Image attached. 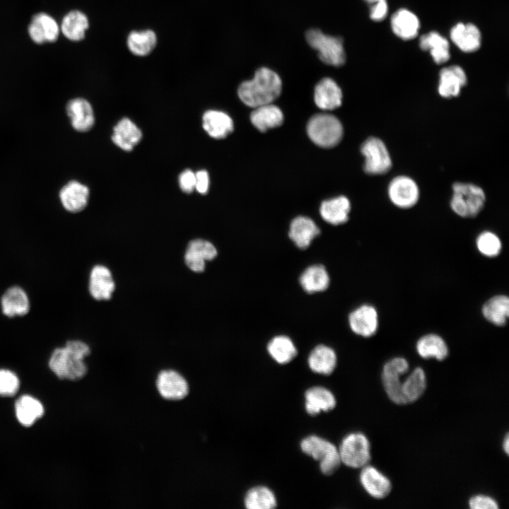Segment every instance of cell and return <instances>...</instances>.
<instances>
[{"label":"cell","mask_w":509,"mask_h":509,"mask_svg":"<svg viewBox=\"0 0 509 509\" xmlns=\"http://www.w3.org/2000/svg\"><path fill=\"white\" fill-rule=\"evenodd\" d=\"M156 386L160 396L168 401L182 400L189 392L185 378L172 369L161 370L158 374Z\"/></svg>","instance_id":"30bf717a"},{"label":"cell","mask_w":509,"mask_h":509,"mask_svg":"<svg viewBox=\"0 0 509 509\" xmlns=\"http://www.w3.org/2000/svg\"><path fill=\"white\" fill-rule=\"evenodd\" d=\"M348 321L351 331L365 338L373 337L379 327L378 310L370 304H363L352 310L349 315Z\"/></svg>","instance_id":"8fae6325"},{"label":"cell","mask_w":509,"mask_h":509,"mask_svg":"<svg viewBox=\"0 0 509 509\" xmlns=\"http://www.w3.org/2000/svg\"><path fill=\"white\" fill-rule=\"evenodd\" d=\"M299 281L303 289L308 293L322 292L329 285V276L323 265L314 264L303 271Z\"/></svg>","instance_id":"d6a6232c"},{"label":"cell","mask_w":509,"mask_h":509,"mask_svg":"<svg viewBox=\"0 0 509 509\" xmlns=\"http://www.w3.org/2000/svg\"><path fill=\"white\" fill-rule=\"evenodd\" d=\"M314 101L322 110L336 109L341 106L342 103L341 90L332 78H322L315 87Z\"/></svg>","instance_id":"e0dca14e"},{"label":"cell","mask_w":509,"mask_h":509,"mask_svg":"<svg viewBox=\"0 0 509 509\" xmlns=\"http://www.w3.org/2000/svg\"><path fill=\"white\" fill-rule=\"evenodd\" d=\"M195 189L197 191L201 194H206L209 187V177L207 171L205 170L197 171L195 173Z\"/></svg>","instance_id":"bcb514c9"},{"label":"cell","mask_w":509,"mask_h":509,"mask_svg":"<svg viewBox=\"0 0 509 509\" xmlns=\"http://www.w3.org/2000/svg\"><path fill=\"white\" fill-rule=\"evenodd\" d=\"M361 151L365 157L364 170L370 175H382L392 167V160L385 144L376 137H370L362 144Z\"/></svg>","instance_id":"9c48e42d"},{"label":"cell","mask_w":509,"mask_h":509,"mask_svg":"<svg viewBox=\"0 0 509 509\" xmlns=\"http://www.w3.org/2000/svg\"><path fill=\"white\" fill-rule=\"evenodd\" d=\"M427 386L426 376L421 367H416L402 380V394L404 404L413 403L424 393Z\"/></svg>","instance_id":"e575fe53"},{"label":"cell","mask_w":509,"mask_h":509,"mask_svg":"<svg viewBox=\"0 0 509 509\" xmlns=\"http://www.w3.org/2000/svg\"><path fill=\"white\" fill-rule=\"evenodd\" d=\"M157 43L156 33L151 30L132 31L127 37V46L131 53L136 56H146L151 53Z\"/></svg>","instance_id":"ab89813d"},{"label":"cell","mask_w":509,"mask_h":509,"mask_svg":"<svg viewBox=\"0 0 509 509\" xmlns=\"http://www.w3.org/2000/svg\"><path fill=\"white\" fill-rule=\"evenodd\" d=\"M481 314L489 323L496 327L506 324L509 317V298L503 294L495 295L482 305Z\"/></svg>","instance_id":"4316f807"},{"label":"cell","mask_w":509,"mask_h":509,"mask_svg":"<svg viewBox=\"0 0 509 509\" xmlns=\"http://www.w3.org/2000/svg\"><path fill=\"white\" fill-rule=\"evenodd\" d=\"M475 243L479 252L488 258L498 256L503 247L498 235L489 230L480 233L476 237Z\"/></svg>","instance_id":"60d3db41"},{"label":"cell","mask_w":509,"mask_h":509,"mask_svg":"<svg viewBox=\"0 0 509 509\" xmlns=\"http://www.w3.org/2000/svg\"><path fill=\"white\" fill-rule=\"evenodd\" d=\"M267 349L269 356L279 364L288 363L298 353L293 341L285 335L273 337L268 343Z\"/></svg>","instance_id":"8d00e7d4"},{"label":"cell","mask_w":509,"mask_h":509,"mask_svg":"<svg viewBox=\"0 0 509 509\" xmlns=\"http://www.w3.org/2000/svg\"><path fill=\"white\" fill-rule=\"evenodd\" d=\"M365 1H366L368 2V3H370V4H373L376 3V2H378V1H382V0H365Z\"/></svg>","instance_id":"c3c4849f"},{"label":"cell","mask_w":509,"mask_h":509,"mask_svg":"<svg viewBox=\"0 0 509 509\" xmlns=\"http://www.w3.org/2000/svg\"><path fill=\"white\" fill-rule=\"evenodd\" d=\"M337 362V358L334 350L324 344L316 346L308 358L310 369L315 373L324 375L332 373Z\"/></svg>","instance_id":"484cf974"},{"label":"cell","mask_w":509,"mask_h":509,"mask_svg":"<svg viewBox=\"0 0 509 509\" xmlns=\"http://www.w3.org/2000/svg\"><path fill=\"white\" fill-rule=\"evenodd\" d=\"M19 385V380L14 373L6 369L0 370V395L13 396L18 392Z\"/></svg>","instance_id":"b9f144b4"},{"label":"cell","mask_w":509,"mask_h":509,"mask_svg":"<svg viewBox=\"0 0 509 509\" xmlns=\"http://www.w3.org/2000/svg\"><path fill=\"white\" fill-rule=\"evenodd\" d=\"M320 233L319 228L311 218L298 216L290 224L288 236L298 248L306 249Z\"/></svg>","instance_id":"cb8c5ba5"},{"label":"cell","mask_w":509,"mask_h":509,"mask_svg":"<svg viewBox=\"0 0 509 509\" xmlns=\"http://www.w3.org/2000/svg\"><path fill=\"white\" fill-rule=\"evenodd\" d=\"M307 43L317 52L324 64L332 66H342L346 62L343 40L337 36L325 34L317 28L308 30L305 33Z\"/></svg>","instance_id":"3957f363"},{"label":"cell","mask_w":509,"mask_h":509,"mask_svg":"<svg viewBox=\"0 0 509 509\" xmlns=\"http://www.w3.org/2000/svg\"><path fill=\"white\" fill-rule=\"evenodd\" d=\"M15 410L18 421L25 426L33 425L44 414L42 404L29 395H23L16 401Z\"/></svg>","instance_id":"d590c367"},{"label":"cell","mask_w":509,"mask_h":509,"mask_svg":"<svg viewBox=\"0 0 509 509\" xmlns=\"http://www.w3.org/2000/svg\"><path fill=\"white\" fill-rule=\"evenodd\" d=\"M350 210L349 200L346 197L340 196L323 201L320 208V213L326 222L337 226L348 221Z\"/></svg>","instance_id":"1f68e13d"},{"label":"cell","mask_w":509,"mask_h":509,"mask_svg":"<svg viewBox=\"0 0 509 509\" xmlns=\"http://www.w3.org/2000/svg\"><path fill=\"white\" fill-rule=\"evenodd\" d=\"M244 504L248 509H273L277 506L274 492L264 486L250 488L245 495Z\"/></svg>","instance_id":"f35d334b"},{"label":"cell","mask_w":509,"mask_h":509,"mask_svg":"<svg viewBox=\"0 0 509 509\" xmlns=\"http://www.w3.org/2000/svg\"><path fill=\"white\" fill-rule=\"evenodd\" d=\"M282 81L270 68H259L252 78L242 82L238 89L241 101L248 107H257L272 103L281 94Z\"/></svg>","instance_id":"6da1fadb"},{"label":"cell","mask_w":509,"mask_h":509,"mask_svg":"<svg viewBox=\"0 0 509 509\" xmlns=\"http://www.w3.org/2000/svg\"><path fill=\"white\" fill-rule=\"evenodd\" d=\"M338 450L341 462L351 468H362L370 460V442L361 432L350 433L345 435Z\"/></svg>","instance_id":"52a82bcc"},{"label":"cell","mask_w":509,"mask_h":509,"mask_svg":"<svg viewBox=\"0 0 509 509\" xmlns=\"http://www.w3.org/2000/svg\"><path fill=\"white\" fill-rule=\"evenodd\" d=\"M387 192L390 201L400 209L411 208L419 198L418 185L411 177L404 175L392 179Z\"/></svg>","instance_id":"7c38bea8"},{"label":"cell","mask_w":509,"mask_h":509,"mask_svg":"<svg viewBox=\"0 0 509 509\" xmlns=\"http://www.w3.org/2000/svg\"><path fill=\"white\" fill-rule=\"evenodd\" d=\"M88 28L87 16L81 11H71L64 17L60 29L67 39L79 41L85 37Z\"/></svg>","instance_id":"74e56055"},{"label":"cell","mask_w":509,"mask_h":509,"mask_svg":"<svg viewBox=\"0 0 509 509\" xmlns=\"http://www.w3.org/2000/svg\"><path fill=\"white\" fill-rule=\"evenodd\" d=\"M250 120L255 127L264 132L280 126L283 122V115L279 107L269 103L255 107Z\"/></svg>","instance_id":"4dcf8cb0"},{"label":"cell","mask_w":509,"mask_h":509,"mask_svg":"<svg viewBox=\"0 0 509 509\" xmlns=\"http://www.w3.org/2000/svg\"><path fill=\"white\" fill-rule=\"evenodd\" d=\"M88 198V187L76 180L69 182L59 192V199L63 207L71 213H78L84 209Z\"/></svg>","instance_id":"ac0fdd59"},{"label":"cell","mask_w":509,"mask_h":509,"mask_svg":"<svg viewBox=\"0 0 509 509\" xmlns=\"http://www.w3.org/2000/svg\"><path fill=\"white\" fill-rule=\"evenodd\" d=\"M217 255V250L211 242L195 239L188 243L184 259L190 270L200 273L204 271L206 262L213 260Z\"/></svg>","instance_id":"4fadbf2b"},{"label":"cell","mask_w":509,"mask_h":509,"mask_svg":"<svg viewBox=\"0 0 509 509\" xmlns=\"http://www.w3.org/2000/svg\"><path fill=\"white\" fill-rule=\"evenodd\" d=\"M59 30L57 21L45 13L35 15L28 26L30 37L37 44L55 41L59 36Z\"/></svg>","instance_id":"2e32d148"},{"label":"cell","mask_w":509,"mask_h":509,"mask_svg":"<svg viewBox=\"0 0 509 509\" xmlns=\"http://www.w3.org/2000/svg\"><path fill=\"white\" fill-rule=\"evenodd\" d=\"M337 404L334 394L322 386H313L305 391V407L310 416H316L321 411H329Z\"/></svg>","instance_id":"44dd1931"},{"label":"cell","mask_w":509,"mask_h":509,"mask_svg":"<svg viewBox=\"0 0 509 509\" xmlns=\"http://www.w3.org/2000/svg\"><path fill=\"white\" fill-rule=\"evenodd\" d=\"M387 12L386 0H382L373 4L370 11V17L374 21H381L386 17Z\"/></svg>","instance_id":"f6af8a7d"},{"label":"cell","mask_w":509,"mask_h":509,"mask_svg":"<svg viewBox=\"0 0 509 509\" xmlns=\"http://www.w3.org/2000/svg\"><path fill=\"white\" fill-rule=\"evenodd\" d=\"M202 122L204 129L214 139L226 138L233 130L232 119L221 111H206L203 115Z\"/></svg>","instance_id":"83f0119b"},{"label":"cell","mask_w":509,"mask_h":509,"mask_svg":"<svg viewBox=\"0 0 509 509\" xmlns=\"http://www.w3.org/2000/svg\"><path fill=\"white\" fill-rule=\"evenodd\" d=\"M452 189L450 206L457 215L462 218H472L479 213L486 201L484 192L481 187L471 183L456 182Z\"/></svg>","instance_id":"5b68a950"},{"label":"cell","mask_w":509,"mask_h":509,"mask_svg":"<svg viewBox=\"0 0 509 509\" xmlns=\"http://www.w3.org/2000/svg\"><path fill=\"white\" fill-rule=\"evenodd\" d=\"M1 306L3 314L8 317L24 316L30 310V300L23 288L14 286L2 295Z\"/></svg>","instance_id":"d6986e66"},{"label":"cell","mask_w":509,"mask_h":509,"mask_svg":"<svg viewBox=\"0 0 509 509\" xmlns=\"http://www.w3.org/2000/svg\"><path fill=\"white\" fill-rule=\"evenodd\" d=\"M464 71L459 66L445 67L440 72L438 90L440 96L446 98L457 96L467 83Z\"/></svg>","instance_id":"ffe728a7"},{"label":"cell","mask_w":509,"mask_h":509,"mask_svg":"<svg viewBox=\"0 0 509 509\" xmlns=\"http://www.w3.org/2000/svg\"><path fill=\"white\" fill-rule=\"evenodd\" d=\"M450 35L452 42L462 52H475L481 46V33L474 24L459 23L452 28Z\"/></svg>","instance_id":"7402d4cb"},{"label":"cell","mask_w":509,"mask_h":509,"mask_svg":"<svg viewBox=\"0 0 509 509\" xmlns=\"http://www.w3.org/2000/svg\"><path fill=\"white\" fill-rule=\"evenodd\" d=\"M142 134L139 127L129 119H122L114 127L112 140L115 145L130 151L140 141Z\"/></svg>","instance_id":"f546056e"},{"label":"cell","mask_w":509,"mask_h":509,"mask_svg":"<svg viewBox=\"0 0 509 509\" xmlns=\"http://www.w3.org/2000/svg\"><path fill=\"white\" fill-rule=\"evenodd\" d=\"M66 113L74 129L78 131H87L94 124V115L91 105L83 98H74L69 101Z\"/></svg>","instance_id":"603a6c76"},{"label":"cell","mask_w":509,"mask_h":509,"mask_svg":"<svg viewBox=\"0 0 509 509\" xmlns=\"http://www.w3.org/2000/svg\"><path fill=\"white\" fill-rule=\"evenodd\" d=\"M469 507L471 509H497L498 504L491 496L478 494L469 500Z\"/></svg>","instance_id":"7bdbcfd3"},{"label":"cell","mask_w":509,"mask_h":509,"mask_svg":"<svg viewBox=\"0 0 509 509\" xmlns=\"http://www.w3.org/2000/svg\"><path fill=\"white\" fill-rule=\"evenodd\" d=\"M409 369L407 360L399 356L390 359L383 365L381 378L385 393L397 404H404L402 394V378Z\"/></svg>","instance_id":"ba28073f"},{"label":"cell","mask_w":509,"mask_h":509,"mask_svg":"<svg viewBox=\"0 0 509 509\" xmlns=\"http://www.w3.org/2000/svg\"><path fill=\"white\" fill-rule=\"evenodd\" d=\"M419 46L423 51H429L437 64L446 62L450 57L447 40L440 33L432 31L420 37Z\"/></svg>","instance_id":"836d02e7"},{"label":"cell","mask_w":509,"mask_h":509,"mask_svg":"<svg viewBox=\"0 0 509 509\" xmlns=\"http://www.w3.org/2000/svg\"><path fill=\"white\" fill-rule=\"evenodd\" d=\"M310 139L317 146L331 148L337 145L343 136L340 121L334 115L320 113L312 116L307 125Z\"/></svg>","instance_id":"8992f818"},{"label":"cell","mask_w":509,"mask_h":509,"mask_svg":"<svg viewBox=\"0 0 509 509\" xmlns=\"http://www.w3.org/2000/svg\"><path fill=\"white\" fill-rule=\"evenodd\" d=\"M300 447L303 453L319 462L324 475L332 474L341 464L338 447L324 438L308 435L301 440Z\"/></svg>","instance_id":"277c9868"},{"label":"cell","mask_w":509,"mask_h":509,"mask_svg":"<svg viewBox=\"0 0 509 509\" xmlns=\"http://www.w3.org/2000/svg\"><path fill=\"white\" fill-rule=\"evenodd\" d=\"M178 182L180 189L184 192L190 193L195 189V173L191 170H185L180 175Z\"/></svg>","instance_id":"ee69618b"},{"label":"cell","mask_w":509,"mask_h":509,"mask_svg":"<svg viewBox=\"0 0 509 509\" xmlns=\"http://www.w3.org/2000/svg\"><path fill=\"white\" fill-rule=\"evenodd\" d=\"M115 283L111 271L104 265L94 266L90 273L88 290L90 296L97 300L111 298Z\"/></svg>","instance_id":"9a60e30c"},{"label":"cell","mask_w":509,"mask_h":509,"mask_svg":"<svg viewBox=\"0 0 509 509\" xmlns=\"http://www.w3.org/2000/svg\"><path fill=\"white\" fill-rule=\"evenodd\" d=\"M361 469V484L371 497L381 499L390 494L392 483L384 474L371 465L367 464Z\"/></svg>","instance_id":"5bb4252c"},{"label":"cell","mask_w":509,"mask_h":509,"mask_svg":"<svg viewBox=\"0 0 509 509\" xmlns=\"http://www.w3.org/2000/svg\"><path fill=\"white\" fill-rule=\"evenodd\" d=\"M503 449L506 455L509 452V435L506 433L503 440Z\"/></svg>","instance_id":"7dc6e473"},{"label":"cell","mask_w":509,"mask_h":509,"mask_svg":"<svg viewBox=\"0 0 509 509\" xmlns=\"http://www.w3.org/2000/svg\"><path fill=\"white\" fill-rule=\"evenodd\" d=\"M416 351L424 359L434 358L443 361L449 353L445 339L435 333H428L421 337L416 343Z\"/></svg>","instance_id":"d4e9b609"},{"label":"cell","mask_w":509,"mask_h":509,"mask_svg":"<svg viewBox=\"0 0 509 509\" xmlns=\"http://www.w3.org/2000/svg\"><path fill=\"white\" fill-rule=\"evenodd\" d=\"M90 347L80 340L68 341L64 346L56 349L49 360V367L60 379L78 380L87 373L85 358Z\"/></svg>","instance_id":"7a4b0ae2"},{"label":"cell","mask_w":509,"mask_h":509,"mask_svg":"<svg viewBox=\"0 0 509 509\" xmlns=\"http://www.w3.org/2000/svg\"><path fill=\"white\" fill-rule=\"evenodd\" d=\"M419 27L418 17L407 9L401 8L392 16V30L401 39L407 40L414 38L418 35Z\"/></svg>","instance_id":"f1b7e54d"}]
</instances>
